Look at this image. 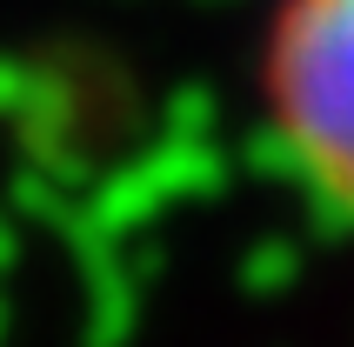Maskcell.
<instances>
[{
    "mask_svg": "<svg viewBox=\"0 0 354 347\" xmlns=\"http://www.w3.org/2000/svg\"><path fill=\"white\" fill-rule=\"evenodd\" d=\"M254 107L308 207L354 234V0H268Z\"/></svg>",
    "mask_w": 354,
    "mask_h": 347,
    "instance_id": "cell-1",
    "label": "cell"
}]
</instances>
